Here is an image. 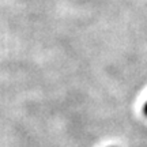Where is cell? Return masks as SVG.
I'll list each match as a JSON object with an SVG mask.
<instances>
[{
  "instance_id": "6da1fadb",
  "label": "cell",
  "mask_w": 147,
  "mask_h": 147,
  "mask_svg": "<svg viewBox=\"0 0 147 147\" xmlns=\"http://www.w3.org/2000/svg\"><path fill=\"white\" fill-rule=\"evenodd\" d=\"M143 113H144V115L147 116V102L144 104V106H143Z\"/></svg>"
}]
</instances>
